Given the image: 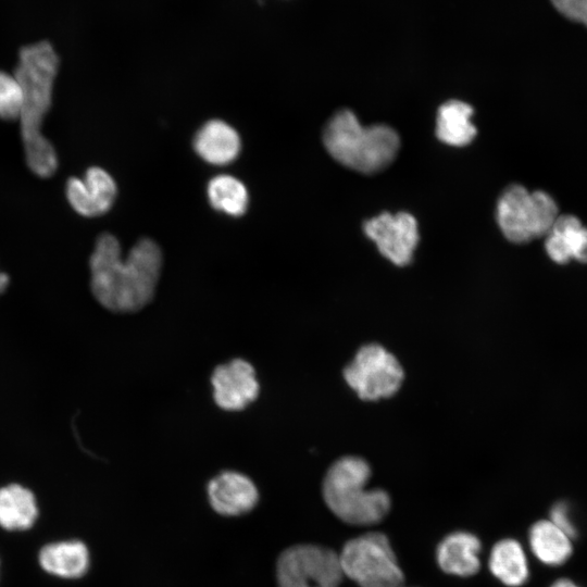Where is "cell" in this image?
Wrapping results in <instances>:
<instances>
[{
    "label": "cell",
    "instance_id": "obj_1",
    "mask_svg": "<svg viewBox=\"0 0 587 587\" xmlns=\"http://www.w3.org/2000/svg\"><path fill=\"white\" fill-rule=\"evenodd\" d=\"M161 267L162 252L153 240H138L123 259L118 240L103 233L89 259L91 291L110 311H139L152 300Z\"/></svg>",
    "mask_w": 587,
    "mask_h": 587
},
{
    "label": "cell",
    "instance_id": "obj_2",
    "mask_svg": "<svg viewBox=\"0 0 587 587\" xmlns=\"http://www.w3.org/2000/svg\"><path fill=\"white\" fill-rule=\"evenodd\" d=\"M59 65L60 59L52 45L40 40L21 48L13 73L23 90L18 121L26 163L41 178L52 176L58 168L57 151L41 133V127L52 104Z\"/></svg>",
    "mask_w": 587,
    "mask_h": 587
},
{
    "label": "cell",
    "instance_id": "obj_3",
    "mask_svg": "<svg viewBox=\"0 0 587 587\" xmlns=\"http://www.w3.org/2000/svg\"><path fill=\"white\" fill-rule=\"evenodd\" d=\"M327 152L344 166L362 174L388 167L400 148L398 133L390 126H363L348 109L336 112L323 130Z\"/></svg>",
    "mask_w": 587,
    "mask_h": 587
},
{
    "label": "cell",
    "instance_id": "obj_4",
    "mask_svg": "<svg viewBox=\"0 0 587 587\" xmlns=\"http://www.w3.org/2000/svg\"><path fill=\"white\" fill-rule=\"evenodd\" d=\"M369 463L348 455L334 462L323 479L322 492L328 509L351 525L380 522L390 510V497L383 489H367Z\"/></svg>",
    "mask_w": 587,
    "mask_h": 587
},
{
    "label": "cell",
    "instance_id": "obj_5",
    "mask_svg": "<svg viewBox=\"0 0 587 587\" xmlns=\"http://www.w3.org/2000/svg\"><path fill=\"white\" fill-rule=\"evenodd\" d=\"M497 222L504 237L514 243H526L546 236L559 216L554 199L542 190L528 191L513 184L497 202Z\"/></svg>",
    "mask_w": 587,
    "mask_h": 587
},
{
    "label": "cell",
    "instance_id": "obj_6",
    "mask_svg": "<svg viewBox=\"0 0 587 587\" xmlns=\"http://www.w3.org/2000/svg\"><path fill=\"white\" fill-rule=\"evenodd\" d=\"M344 576L360 587H402L404 576L383 533L350 539L339 553Z\"/></svg>",
    "mask_w": 587,
    "mask_h": 587
},
{
    "label": "cell",
    "instance_id": "obj_7",
    "mask_svg": "<svg viewBox=\"0 0 587 587\" xmlns=\"http://www.w3.org/2000/svg\"><path fill=\"white\" fill-rule=\"evenodd\" d=\"M278 587H339L344 573L339 553L301 544L285 549L276 563Z\"/></svg>",
    "mask_w": 587,
    "mask_h": 587
},
{
    "label": "cell",
    "instance_id": "obj_8",
    "mask_svg": "<svg viewBox=\"0 0 587 587\" xmlns=\"http://www.w3.org/2000/svg\"><path fill=\"white\" fill-rule=\"evenodd\" d=\"M344 377L360 399L375 401L395 395L404 373L392 353L378 344H369L345 367Z\"/></svg>",
    "mask_w": 587,
    "mask_h": 587
},
{
    "label": "cell",
    "instance_id": "obj_9",
    "mask_svg": "<svg viewBox=\"0 0 587 587\" xmlns=\"http://www.w3.org/2000/svg\"><path fill=\"white\" fill-rule=\"evenodd\" d=\"M364 234L373 240L380 254L398 266L408 265L419 243L415 217L408 212H384L364 222Z\"/></svg>",
    "mask_w": 587,
    "mask_h": 587
},
{
    "label": "cell",
    "instance_id": "obj_10",
    "mask_svg": "<svg viewBox=\"0 0 587 587\" xmlns=\"http://www.w3.org/2000/svg\"><path fill=\"white\" fill-rule=\"evenodd\" d=\"M213 398L226 411H239L254 401L259 383L253 366L242 359L218 365L212 373Z\"/></svg>",
    "mask_w": 587,
    "mask_h": 587
},
{
    "label": "cell",
    "instance_id": "obj_11",
    "mask_svg": "<svg viewBox=\"0 0 587 587\" xmlns=\"http://www.w3.org/2000/svg\"><path fill=\"white\" fill-rule=\"evenodd\" d=\"M65 196L76 213L85 217H96L112 208L116 197V184L105 170L92 166L83 177L67 179Z\"/></svg>",
    "mask_w": 587,
    "mask_h": 587
},
{
    "label": "cell",
    "instance_id": "obj_12",
    "mask_svg": "<svg viewBox=\"0 0 587 587\" xmlns=\"http://www.w3.org/2000/svg\"><path fill=\"white\" fill-rule=\"evenodd\" d=\"M208 497L215 512L226 516H237L255 507L259 492L254 483L247 475L235 471H225L209 482Z\"/></svg>",
    "mask_w": 587,
    "mask_h": 587
},
{
    "label": "cell",
    "instance_id": "obj_13",
    "mask_svg": "<svg viewBox=\"0 0 587 587\" xmlns=\"http://www.w3.org/2000/svg\"><path fill=\"white\" fill-rule=\"evenodd\" d=\"M545 249L558 264L587 263V227L574 215H559L546 235Z\"/></svg>",
    "mask_w": 587,
    "mask_h": 587
},
{
    "label": "cell",
    "instance_id": "obj_14",
    "mask_svg": "<svg viewBox=\"0 0 587 587\" xmlns=\"http://www.w3.org/2000/svg\"><path fill=\"white\" fill-rule=\"evenodd\" d=\"M238 133L221 120L207 122L193 138V148L201 159L214 165L234 161L240 152Z\"/></svg>",
    "mask_w": 587,
    "mask_h": 587
},
{
    "label": "cell",
    "instance_id": "obj_15",
    "mask_svg": "<svg viewBox=\"0 0 587 587\" xmlns=\"http://www.w3.org/2000/svg\"><path fill=\"white\" fill-rule=\"evenodd\" d=\"M480 541L465 532L448 535L437 548V562L440 569L459 576H471L479 570L478 553Z\"/></svg>",
    "mask_w": 587,
    "mask_h": 587
},
{
    "label": "cell",
    "instance_id": "obj_16",
    "mask_svg": "<svg viewBox=\"0 0 587 587\" xmlns=\"http://www.w3.org/2000/svg\"><path fill=\"white\" fill-rule=\"evenodd\" d=\"M38 561L47 573L62 578H78L89 566V552L79 540H64L43 546Z\"/></svg>",
    "mask_w": 587,
    "mask_h": 587
},
{
    "label": "cell",
    "instance_id": "obj_17",
    "mask_svg": "<svg viewBox=\"0 0 587 587\" xmlns=\"http://www.w3.org/2000/svg\"><path fill=\"white\" fill-rule=\"evenodd\" d=\"M38 507L34 494L20 484L0 488V526L8 530L27 529L35 523Z\"/></svg>",
    "mask_w": 587,
    "mask_h": 587
},
{
    "label": "cell",
    "instance_id": "obj_18",
    "mask_svg": "<svg viewBox=\"0 0 587 587\" xmlns=\"http://www.w3.org/2000/svg\"><path fill=\"white\" fill-rule=\"evenodd\" d=\"M473 108L460 100H449L437 112L436 136L450 146L463 147L476 136V128L471 122Z\"/></svg>",
    "mask_w": 587,
    "mask_h": 587
},
{
    "label": "cell",
    "instance_id": "obj_19",
    "mask_svg": "<svg viewBox=\"0 0 587 587\" xmlns=\"http://www.w3.org/2000/svg\"><path fill=\"white\" fill-rule=\"evenodd\" d=\"M529 546L539 561L551 566L565 563L573 551L572 538L550 520L538 521L530 527Z\"/></svg>",
    "mask_w": 587,
    "mask_h": 587
},
{
    "label": "cell",
    "instance_id": "obj_20",
    "mask_svg": "<svg viewBox=\"0 0 587 587\" xmlns=\"http://www.w3.org/2000/svg\"><path fill=\"white\" fill-rule=\"evenodd\" d=\"M491 573L503 584L517 587L528 578L527 559L522 546L514 539L498 541L489 558Z\"/></svg>",
    "mask_w": 587,
    "mask_h": 587
},
{
    "label": "cell",
    "instance_id": "obj_21",
    "mask_svg": "<svg viewBox=\"0 0 587 587\" xmlns=\"http://www.w3.org/2000/svg\"><path fill=\"white\" fill-rule=\"evenodd\" d=\"M211 205L233 216L242 215L248 207V191L245 185L230 175L213 177L208 185Z\"/></svg>",
    "mask_w": 587,
    "mask_h": 587
},
{
    "label": "cell",
    "instance_id": "obj_22",
    "mask_svg": "<svg viewBox=\"0 0 587 587\" xmlns=\"http://www.w3.org/2000/svg\"><path fill=\"white\" fill-rule=\"evenodd\" d=\"M23 104V90L14 76L0 70V118L15 121L20 118Z\"/></svg>",
    "mask_w": 587,
    "mask_h": 587
},
{
    "label": "cell",
    "instance_id": "obj_23",
    "mask_svg": "<svg viewBox=\"0 0 587 587\" xmlns=\"http://www.w3.org/2000/svg\"><path fill=\"white\" fill-rule=\"evenodd\" d=\"M551 2L563 16L587 27V0H551Z\"/></svg>",
    "mask_w": 587,
    "mask_h": 587
},
{
    "label": "cell",
    "instance_id": "obj_24",
    "mask_svg": "<svg viewBox=\"0 0 587 587\" xmlns=\"http://www.w3.org/2000/svg\"><path fill=\"white\" fill-rule=\"evenodd\" d=\"M549 515V520L572 539L577 536L576 527L570 515V507L565 501L555 502Z\"/></svg>",
    "mask_w": 587,
    "mask_h": 587
},
{
    "label": "cell",
    "instance_id": "obj_25",
    "mask_svg": "<svg viewBox=\"0 0 587 587\" xmlns=\"http://www.w3.org/2000/svg\"><path fill=\"white\" fill-rule=\"evenodd\" d=\"M550 587H578L569 578H560L555 580Z\"/></svg>",
    "mask_w": 587,
    "mask_h": 587
},
{
    "label": "cell",
    "instance_id": "obj_26",
    "mask_svg": "<svg viewBox=\"0 0 587 587\" xmlns=\"http://www.w3.org/2000/svg\"><path fill=\"white\" fill-rule=\"evenodd\" d=\"M8 285L9 276L5 273L0 272V294L7 289Z\"/></svg>",
    "mask_w": 587,
    "mask_h": 587
}]
</instances>
